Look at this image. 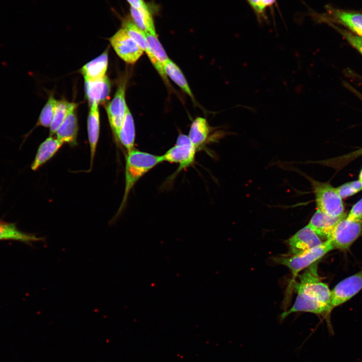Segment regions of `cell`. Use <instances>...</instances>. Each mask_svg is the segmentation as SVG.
<instances>
[{
    "label": "cell",
    "instance_id": "6da1fadb",
    "mask_svg": "<svg viewBox=\"0 0 362 362\" xmlns=\"http://www.w3.org/2000/svg\"><path fill=\"white\" fill-rule=\"evenodd\" d=\"M294 288L297 294L295 302L289 310L282 313V319L296 312L316 314H328L331 312V291L318 277L317 262L298 275V281L294 283Z\"/></svg>",
    "mask_w": 362,
    "mask_h": 362
},
{
    "label": "cell",
    "instance_id": "7a4b0ae2",
    "mask_svg": "<svg viewBox=\"0 0 362 362\" xmlns=\"http://www.w3.org/2000/svg\"><path fill=\"white\" fill-rule=\"evenodd\" d=\"M162 156L134 148L128 152L125 166V188L118 214L123 209L130 191L136 182L155 166L162 162Z\"/></svg>",
    "mask_w": 362,
    "mask_h": 362
},
{
    "label": "cell",
    "instance_id": "3957f363",
    "mask_svg": "<svg viewBox=\"0 0 362 362\" xmlns=\"http://www.w3.org/2000/svg\"><path fill=\"white\" fill-rule=\"evenodd\" d=\"M313 188L317 209L333 217L343 215L344 205L336 188L329 183L317 181L307 176Z\"/></svg>",
    "mask_w": 362,
    "mask_h": 362
},
{
    "label": "cell",
    "instance_id": "277c9868",
    "mask_svg": "<svg viewBox=\"0 0 362 362\" xmlns=\"http://www.w3.org/2000/svg\"><path fill=\"white\" fill-rule=\"evenodd\" d=\"M334 247L329 239L319 246L303 253L290 256H281L274 258L275 262L286 266L294 276H297L303 269L316 262Z\"/></svg>",
    "mask_w": 362,
    "mask_h": 362
},
{
    "label": "cell",
    "instance_id": "5b68a950",
    "mask_svg": "<svg viewBox=\"0 0 362 362\" xmlns=\"http://www.w3.org/2000/svg\"><path fill=\"white\" fill-rule=\"evenodd\" d=\"M323 14L313 13L314 20L328 24H341L351 30L353 33L362 37V12L336 8L326 6Z\"/></svg>",
    "mask_w": 362,
    "mask_h": 362
},
{
    "label": "cell",
    "instance_id": "8992f818",
    "mask_svg": "<svg viewBox=\"0 0 362 362\" xmlns=\"http://www.w3.org/2000/svg\"><path fill=\"white\" fill-rule=\"evenodd\" d=\"M346 216L337 222L328 239L334 249H348L362 233V220H348Z\"/></svg>",
    "mask_w": 362,
    "mask_h": 362
},
{
    "label": "cell",
    "instance_id": "52a82bcc",
    "mask_svg": "<svg viewBox=\"0 0 362 362\" xmlns=\"http://www.w3.org/2000/svg\"><path fill=\"white\" fill-rule=\"evenodd\" d=\"M197 149L192 144L188 136L180 134L174 146L162 155L163 161L178 163L177 172L192 165Z\"/></svg>",
    "mask_w": 362,
    "mask_h": 362
},
{
    "label": "cell",
    "instance_id": "ba28073f",
    "mask_svg": "<svg viewBox=\"0 0 362 362\" xmlns=\"http://www.w3.org/2000/svg\"><path fill=\"white\" fill-rule=\"evenodd\" d=\"M109 40L117 54L128 64L135 63L143 54V50L123 28Z\"/></svg>",
    "mask_w": 362,
    "mask_h": 362
},
{
    "label": "cell",
    "instance_id": "9c48e42d",
    "mask_svg": "<svg viewBox=\"0 0 362 362\" xmlns=\"http://www.w3.org/2000/svg\"><path fill=\"white\" fill-rule=\"evenodd\" d=\"M126 85L125 80L119 85L113 99L106 108L110 126L117 140L128 109L125 101Z\"/></svg>",
    "mask_w": 362,
    "mask_h": 362
},
{
    "label": "cell",
    "instance_id": "30bf717a",
    "mask_svg": "<svg viewBox=\"0 0 362 362\" xmlns=\"http://www.w3.org/2000/svg\"><path fill=\"white\" fill-rule=\"evenodd\" d=\"M361 289L362 269L340 282L331 291L330 310L349 300Z\"/></svg>",
    "mask_w": 362,
    "mask_h": 362
},
{
    "label": "cell",
    "instance_id": "8fae6325",
    "mask_svg": "<svg viewBox=\"0 0 362 362\" xmlns=\"http://www.w3.org/2000/svg\"><path fill=\"white\" fill-rule=\"evenodd\" d=\"M322 243L321 238L308 225L299 230L288 241L291 255L303 253Z\"/></svg>",
    "mask_w": 362,
    "mask_h": 362
},
{
    "label": "cell",
    "instance_id": "7c38bea8",
    "mask_svg": "<svg viewBox=\"0 0 362 362\" xmlns=\"http://www.w3.org/2000/svg\"><path fill=\"white\" fill-rule=\"evenodd\" d=\"M122 28L134 40L138 45L145 52L151 62L161 76L167 80L164 67L151 53L146 37L145 33L139 29L133 22L129 20H125L122 24Z\"/></svg>",
    "mask_w": 362,
    "mask_h": 362
},
{
    "label": "cell",
    "instance_id": "4fadbf2b",
    "mask_svg": "<svg viewBox=\"0 0 362 362\" xmlns=\"http://www.w3.org/2000/svg\"><path fill=\"white\" fill-rule=\"evenodd\" d=\"M345 216L344 213L341 216L333 217L317 209L308 225L320 238L326 240L337 222Z\"/></svg>",
    "mask_w": 362,
    "mask_h": 362
},
{
    "label": "cell",
    "instance_id": "5bb4252c",
    "mask_svg": "<svg viewBox=\"0 0 362 362\" xmlns=\"http://www.w3.org/2000/svg\"><path fill=\"white\" fill-rule=\"evenodd\" d=\"M85 92L89 106L104 103L111 89L110 82L106 76L102 78L85 81Z\"/></svg>",
    "mask_w": 362,
    "mask_h": 362
},
{
    "label": "cell",
    "instance_id": "9a60e30c",
    "mask_svg": "<svg viewBox=\"0 0 362 362\" xmlns=\"http://www.w3.org/2000/svg\"><path fill=\"white\" fill-rule=\"evenodd\" d=\"M76 107L70 110L56 132L57 139L63 144L67 143L72 146L76 144L78 131L77 119L75 112Z\"/></svg>",
    "mask_w": 362,
    "mask_h": 362
},
{
    "label": "cell",
    "instance_id": "2e32d148",
    "mask_svg": "<svg viewBox=\"0 0 362 362\" xmlns=\"http://www.w3.org/2000/svg\"><path fill=\"white\" fill-rule=\"evenodd\" d=\"M98 106L99 105L97 104H93L90 106L87 122L88 138L90 151V170L92 169L93 166L100 134V114Z\"/></svg>",
    "mask_w": 362,
    "mask_h": 362
},
{
    "label": "cell",
    "instance_id": "e0dca14e",
    "mask_svg": "<svg viewBox=\"0 0 362 362\" xmlns=\"http://www.w3.org/2000/svg\"><path fill=\"white\" fill-rule=\"evenodd\" d=\"M63 143L57 138L50 136L39 145L31 168L37 170L40 166L50 160L61 148Z\"/></svg>",
    "mask_w": 362,
    "mask_h": 362
},
{
    "label": "cell",
    "instance_id": "ac0fdd59",
    "mask_svg": "<svg viewBox=\"0 0 362 362\" xmlns=\"http://www.w3.org/2000/svg\"><path fill=\"white\" fill-rule=\"evenodd\" d=\"M16 240L31 244L33 242L43 241L44 238L20 230L15 223L0 220V240Z\"/></svg>",
    "mask_w": 362,
    "mask_h": 362
},
{
    "label": "cell",
    "instance_id": "d6986e66",
    "mask_svg": "<svg viewBox=\"0 0 362 362\" xmlns=\"http://www.w3.org/2000/svg\"><path fill=\"white\" fill-rule=\"evenodd\" d=\"M108 65V52L106 50L98 57L85 64L81 72L84 80H93L106 76Z\"/></svg>",
    "mask_w": 362,
    "mask_h": 362
},
{
    "label": "cell",
    "instance_id": "ffe728a7",
    "mask_svg": "<svg viewBox=\"0 0 362 362\" xmlns=\"http://www.w3.org/2000/svg\"><path fill=\"white\" fill-rule=\"evenodd\" d=\"M209 133L210 127L206 119L199 117L192 122L188 136L192 144L198 149L206 143Z\"/></svg>",
    "mask_w": 362,
    "mask_h": 362
},
{
    "label": "cell",
    "instance_id": "44dd1931",
    "mask_svg": "<svg viewBox=\"0 0 362 362\" xmlns=\"http://www.w3.org/2000/svg\"><path fill=\"white\" fill-rule=\"evenodd\" d=\"M135 138V126L132 115L128 108L126 115L120 130L118 141L129 152L134 149Z\"/></svg>",
    "mask_w": 362,
    "mask_h": 362
},
{
    "label": "cell",
    "instance_id": "7402d4cb",
    "mask_svg": "<svg viewBox=\"0 0 362 362\" xmlns=\"http://www.w3.org/2000/svg\"><path fill=\"white\" fill-rule=\"evenodd\" d=\"M131 16L133 23L145 33L156 35L152 16L147 7L136 9L131 7Z\"/></svg>",
    "mask_w": 362,
    "mask_h": 362
},
{
    "label": "cell",
    "instance_id": "603a6c76",
    "mask_svg": "<svg viewBox=\"0 0 362 362\" xmlns=\"http://www.w3.org/2000/svg\"><path fill=\"white\" fill-rule=\"evenodd\" d=\"M166 76H168L183 91L190 97L194 98L192 92L179 67L169 59L164 65Z\"/></svg>",
    "mask_w": 362,
    "mask_h": 362
},
{
    "label": "cell",
    "instance_id": "cb8c5ba5",
    "mask_svg": "<svg viewBox=\"0 0 362 362\" xmlns=\"http://www.w3.org/2000/svg\"><path fill=\"white\" fill-rule=\"evenodd\" d=\"M76 107L77 105L74 103H70L66 101H58L53 118L49 127L51 135L56 133L70 110Z\"/></svg>",
    "mask_w": 362,
    "mask_h": 362
},
{
    "label": "cell",
    "instance_id": "d4e9b609",
    "mask_svg": "<svg viewBox=\"0 0 362 362\" xmlns=\"http://www.w3.org/2000/svg\"><path fill=\"white\" fill-rule=\"evenodd\" d=\"M58 101L52 95L50 96L40 113L36 127L38 126L50 127Z\"/></svg>",
    "mask_w": 362,
    "mask_h": 362
},
{
    "label": "cell",
    "instance_id": "484cf974",
    "mask_svg": "<svg viewBox=\"0 0 362 362\" xmlns=\"http://www.w3.org/2000/svg\"><path fill=\"white\" fill-rule=\"evenodd\" d=\"M145 35L151 53L164 67V64L169 58L160 43L157 35L150 33H145Z\"/></svg>",
    "mask_w": 362,
    "mask_h": 362
},
{
    "label": "cell",
    "instance_id": "4316f807",
    "mask_svg": "<svg viewBox=\"0 0 362 362\" xmlns=\"http://www.w3.org/2000/svg\"><path fill=\"white\" fill-rule=\"evenodd\" d=\"M362 155V148L341 156L321 162V164L340 169L356 158Z\"/></svg>",
    "mask_w": 362,
    "mask_h": 362
},
{
    "label": "cell",
    "instance_id": "83f0119b",
    "mask_svg": "<svg viewBox=\"0 0 362 362\" xmlns=\"http://www.w3.org/2000/svg\"><path fill=\"white\" fill-rule=\"evenodd\" d=\"M335 28L355 49L362 54V37L346 30L341 29L334 24H329Z\"/></svg>",
    "mask_w": 362,
    "mask_h": 362
},
{
    "label": "cell",
    "instance_id": "f1b7e54d",
    "mask_svg": "<svg viewBox=\"0 0 362 362\" xmlns=\"http://www.w3.org/2000/svg\"><path fill=\"white\" fill-rule=\"evenodd\" d=\"M346 218L353 221L362 220V198L353 206Z\"/></svg>",
    "mask_w": 362,
    "mask_h": 362
},
{
    "label": "cell",
    "instance_id": "f546056e",
    "mask_svg": "<svg viewBox=\"0 0 362 362\" xmlns=\"http://www.w3.org/2000/svg\"><path fill=\"white\" fill-rule=\"evenodd\" d=\"M336 189L341 199L351 196L357 193L350 185L349 182L336 188Z\"/></svg>",
    "mask_w": 362,
    "mask_h": 362
},
{
    "label": "cell",
    "instance_id": "4dcf8cb0",
    "mask_svg": "<svg viewBox=\"0 0 362 362\" xmlns=\"http://www.w3.org/2000/svg\"><path fill=\"white\" fill-rule=\"evenodd\" d=\"M276 4V0H260V5L261 9L264 12L268 8H273Z\"/></svg>",
    "mask_w": 362,
    "mask_h": 362
},
{
    "label": "cell",
    "instance_id": "1f68e13d",
    "mask_svg": "<svg viewBox=\"0 0 362 362\" xmlns=\"http://www.w3.org/2000/svg\"><path fill=\"white\" fill-rule=\"evenodd\" d=\"M127 1L131 7L136 9L147 7L143 0H127Z\"/></svg>",
    "mask_w": 362,
    "mask_h": 362
},
{
    "label": "cell",
    "instance_id": "d6a6232c",
    "mask_svg": "<svg viewBox=\"0 0 362 362\" xmlns=\"http://www.w3.org/2000/svg\"><path fill=\"white\" fill-rule=\"evenodd\" d=\"M247 3L249 4L250 8L253 10L255 16L258 14V7L257 0H246Z\"/></svg>",
    "mask_w": 362,
    "mask_h": 362
},
{
    "label": "cell",
    "instance_id": "836d02e7",
    "mask_svg": "<svg viewBox=\"0 0 362 362\" xmlns=\"http://www.w3.org/2000/svg\"><path fill=\"white\" fill-rule=\"evenodd\" d=\"M349 183L356 193L362 190V183L359 180L352 181L349 182Z\"/></svg>",
    "mask_w": 362,
    "mask_h": 362
},
{
    "label": "cell",
    "instance_id": "e575fe53",
    "mask_svg": "<svg viewBox=\"0 0 362 362\" xmlns=\"http://www.w3.org/2000/svg\"><path fill=\"white\" fill-rule=\"evenodd\" d=\"M359 180L362 182V169L360 172L359 175Z\"/></svg>",
    "mask_w": 362,
    "mask_h": 362
},
{
    "label": "cell",
    "instance_id": "d590c367",
    "mask_svg": "<svg viewBox=\"0 0 362 362\" xmlns=\"http://www.w3.org/2000/svg\"><path fill=\"white\" fill-rule=\"evenodd\" d=\"M362 183V182H361Z\"/></svg>",
    "mask_w": 362,
    "mask_h": 362
}]
</instances>
